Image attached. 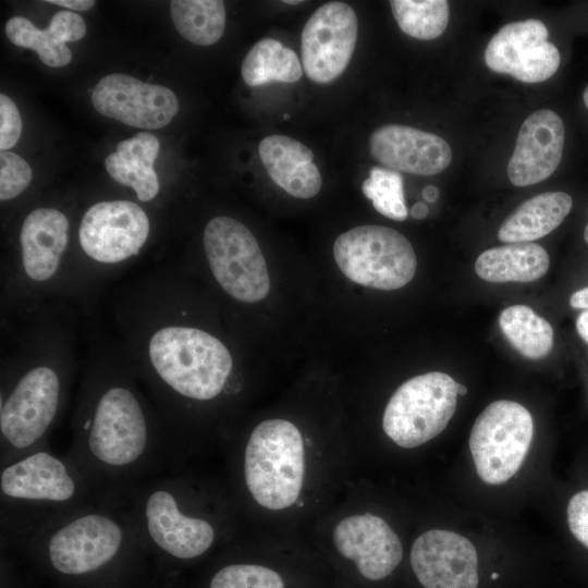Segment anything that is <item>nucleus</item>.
I'll return each mask as SVG.
<instances>
[{"instance_id":"f257e3e1","label":"nucleus","mask_w":588,"mask_h":588,"mask_svg":"<svg viewBox=\"0 0 588 588\" xmlns=\"http://www.w3.org/2000/svg\"><path fill=\"white\" fill-rule=\"evenodd\" d=\"M194 302L173 266L124 282L108 299L113 333L177 440L200 407L240 389L231 348L198 323Z\"/></svg>"},{"instance_id":"f03ea898","label":"nucleus","mask_w":588,"mask_h":588,"mask_svg":"<svg viewBox=\"0 0 588 588\" xmlns=\"http://www.w3.org/2000/svg\"><path fill=\"white\" fill-rule=\"evenodd\" d=\"M100 319L99 313L83 320L86 346L66 454L98 503L124 507L142 483L171 470L179 441Z\"/></svg>"},{"instance_id":"7ed1b4c3","label":"nucleus","mask_w":588,"mask_h":588,"mask_svg":"<svg viewBox=\"0 0 588 588\" xmlns=\"http://www.w3.org/2000/svg\"><path fill=\"white\" fill-rule=\"evenodd\" d=\"M0 466L48 445L79 369L83 317L56 298L0 317Z\"/></svg>"},{"instance_id":"20e7f679","label":"nucleus","mask_w":588,"mask_h":588,"mask_svg":"<svg viewBox=\"0 0 588 588\" xmlns=\"http://www.w3.org/2000/svg\"><path fill=\"white\" fill-rule=\"evenodd\" d=\"M151 231L147 211L128 199L100 200L84 211L64 287L83 319L100 313L102 291L143 255Z\"/></svg>"},{"instance_id":"39448f33","label":"nucleus","mask_w":588,"mask_h":588,"mask_svg":"<svg viewBox=\"0 0 588 588\" xmlns=\"http://www.w3.org/2000/svg\"><path fill=\"white\" fill-rule=\"evenodd\" d=\"M14 546L69 578L101 574L146 549L125 506L98 502L34 529Z\"/></svg>"},{"instance_id":"423d86ee","label":"nucleus","mask_w":588,"mask_h":588,"mask_svg":"<svg viewBox=\"0 0 588 588\" xmlns=\"http://www.w3.org/2000/svg\"><path fill=\"white\" fill-rule=\"evenodd\" d=\"M1 543L97 502L93 487L72 458L49 446L0 466Z\"/></svg>"},{"instance_id":"0eeeda50","label":"nucleus","mask_w":588,"mask_h":588,"mask_svg":"<svg viewBox=\"0 0 588 588\" xmlns=\"http://www.w3.org/2000/svg\"><path fill=\"white\" fill-rule=\"evenodd\" d=\"M72 242L65 211L39 206L25 215L0 266V317L64 298Z\"/></svg>"},{"instance_id":"6e6552de","label":"nucleus","mask_w":588,"mask_h":588,"mask_svg":"<svg viewBox=\"0 0 588 588\" xmlns=\"http://www.w3.org/2000/svg\"><path fill=\"white\" fill-rule=\"evenodd\" d=\"M192 504L187 486L170 474L142 483L125 507L146 549L169 560L189 561L204 555L217 539L216 525Z\"/></svg>"},{"instance_id":"1a4fd4ad","label":"nucleus","mask_w":588,"mask_h":588,"mask_svg":"<svg viewBox=\"0 0 588 588\" xmlns=\"http://www.w3.org/2000/svg\"><path fill=\"white\" fill-rule=\"evenodd\" d=\"M242 473L245 487L258 505L272 511L293 505L305 473L299 429L281 418L260 421L244 446Z\"/></svg>"},{"instance_id":"9d476101","label":"nucleus","mask_w":588,"mask_h":588,"mask_svg":"<svg viewBox=\"0 0 588 588\" xmlns=\"http://www.w3.org/2000/svg\"><path fill=\"white\" fill-rule=\"evenodd\" d=\"M205 267L217 287L240 304L262 301L270 291L267 262L257 238L240 220L216 216L203 231Z\"/></svg>"},{"instance_id":"9b49d317","label":"nucleus","mask_w":588,"mask_h":588,"mask_svg":"<svg viewBox=\"0 0 588 588\" xmlns=\"http://www.w3.org/2000/svg\"><path fill=\"white\" fill-rule=\"evenodd\" d=\"M333 256L348 280L384 291L405 286L417 268L411 242L383 225L364 224L341 233L333 243Z\"/></svg>"},{"instance_id":"f8f14e48","label":"nucleus","mask_w":588,"mask_h":588,"mask_svg":"<svg viewBox=\"0 0 588 588\" xmlns=\"http://www.w3.org/2000/svg\"><path fill=\"white\" fill-rule=\"evenodd\" d=\"M457 382L431 371L402 383L390 397L382 418L385 434L411 449L437 437L449 424L457 403Z\"/></svg>"},{"instance_id":"ddd939ff","label":"nucleus","mask_w":588,"mask_h":588,"mask_svg":"<svg viewBox=\"0 0 588 588\" xmlns=\"http://www.w3.org/2000/svg\"><path fill=\"white\" fill-rule=\"evenodd\" d=\"M534 433L532 417L517 402L499 400L476 418L469 449L479 477L501 485L512 478L528 453Z\"/></svg>"},{"instance_id":"4468645a","label":"nucleus","mask_w":588,"mask_h":588,"mask_svg":"<svg viewBox=\"0 0 588 588\" xmlns=\"http://www.w3.org/2000/svg\"><path fill=\"white\" fill-rule=\"evenodd\" d=\"M358 20L354 9L342 1L319 7L301 34L302 66L314 83L327 84L347 68L355 51Z\"/></svg>"},{"instance_id":"2eb2a0df","label":"nucleus","mask_w":588,"mask_h":588,"mask_svg":"<svg viewBox=\"0 0 588 588\" xmlns=\"http://www.w3.org/2000/svg\"><path fill=\"white\" fill-rule=\"evenodd\" d=\"M548 38V28L539 20L509 23L488 42L486 65L524 83L547 81L561 61L558 48Z\"/></svg>"},{"instance_id":"dca6fc26","label":"nucleus","mask_w":588,"mask_h":588,"mask_svg":"<svg viewBox=\"0 0 588 588\" xmlns=\"http://www.w3.org/2000/svg\"><path fill=\"white\" fill-rule=\"evenodd\" d=\"M91 103L107 118L147 130L166 126L179 111L177 97L171 89L121 73L106 75L97 83Z\"/></svg>"},{"instance_id":"f3484780","label":"nucleus","mask_w":588,"mask_h":588,"mask_svg":"<svg viewBox=\"0 0 588 588\" xmlns=\"http://www.w3.org/2000/svg\"><path fill=\"white\" fill-rule=\"evenodd\" d=\"M411 565L425 588H477L479 583L476 549L454 531L421 534L413 543Z\"/></svg>"},{"instance_id":"a211bd4d","label":"nucleus","mask_w":588,"mask_h":588,"mask_svg":"<svg viewBox=\"0 0 588 588\" xmlns=\"http://www.w3.org/2000/svg\"><path fill=\"white\" fill-rule=\"evenodd\" d=\"M332 538L338 552L352 560L360 575L370 580L390 575L403 556L399 536L385 520L370 513L343 518Z\"/></svg>"},{"instance_id":"6ab92c4d","label":"nucleus","mask_w":588,"mask_h":588,"mask_svg":"<svg viewBox=\"0 0 588 588\" xmlns=\"http://www.w3.org/2000/svg\"><path fill=\"white\" fill-rule=\"evenodd\" d=\"M368 146L371 157L384 167L416 175H434L452 160L446 140L407 125L379 126L370 134Z\"/></svg>"},{"instance_id":"aec40b11","label":"nucleus","mask_w":588,"mask_h":588,"mask_svg":"<svg viewBox=\"0 0 588 588\" xmlns=\"http://www.w3.org/2000/svg\"><path fill=\"white\" fill-rule=\"evenodd\" d=\"M564 139L563 121L554 111L540 109L528 115L507 166L512 184L528 186L548 179L561 162Z\"/></svg>"},{"instance_id":"412c9836","label":"nucleus","mask_w":588,"mask_h":588,"mask_svg":"<svg viewBox=\"0 0 588 588\" xmlns=\"http://www.w3.org/2000/svg\"><path fill=\"white\" fill-rule=\"evenodd\" d=\"M258 154L271 180L289 195L308 199L320 192L322 177L314 152L303 143L273 134L260 140Z\"/></svg>"},{"instance_id":"4be33fe9","label":"nucleus","mask_w":588,"mask_h":588,"mask_svg":"<svg viewBox=\"0 0 588 588\" xmlns=\"http://www.w3.org/2000/svg\"><path fill=\"white\" fill-rule=\"evenodd\" d=\"M5 34L14 45L35 50L46 65L61 68L72 60L65 42L82 39L86 24L79 14L72 11L57 12L44 30L23 16H13L5 24Z\"/></svg>"},{"instance_id":"5701e85b","label":"nucleus","mask_w":588,"mask_h":588,"mask_svg":"<svg viewBox=\"0 0 588 588\" xmlns=\"http://www.w3.org/2000/svg\"><path fill=\"white\" fill-rule=\"evenodd\" d=\"M159 148L155 135L140 132L118 143L117 150L106 158L109 175L119 184L131 187L140 203H150L160 193V182L154 170Z\"/></svg>"},{"instance_id":"b1692460","label":"nucleus","mask_w":588,"mask_h":588,"mask_svg":"<svg viewBox=\"0 0 588 588\" xmlns=\"http://www.w3.org/2000/svg\"><path fill=\"white\" fill-rule=\"evenodd\" d=\"M572 197L563 192H547L525 200L501 224L498 237L505 243H525L546 236L566 218Z\"/></svg>"},{"instance_id":"393cba45","label":"nucleus","mask_w":588,"mask_h":588,"mask_svg":"<svg viewBox=\"0 0 588 588\" xmlns=\"http://www.w3.org/2000/svg\"><path fill=\"white\" fill-rule=\"evenodd\" d=\"M549 265V255L539 244L511 243L482 252L475 271L488 282H531L544 275Z\"/></svg>"},{"instance_id":"a878e982","label":"nucleus","mask_w":588,"mask_h":588,"mask_svg":"<svg viewBox=\"0 0 588 588\" xmlns=\"http://www.w3.org/2000/svg\"><path fill=\"white\" fill-rule=\"evenodd\" d=\"M241 73L246 85L256 87L271 82H297L303 75V66L291 48L277 39L262 38L247 52Z\"/></svg>"},{"instance_id":"bb28decb","label":"nucleus","mask_w":588,"mask_h":588,"mask_svg":"<svg viewBox=\"0 0 588 588\" xmlns=\"http://www.w3.org/2000/svg\"><path fill=\"white\" fill-rule=\"evenodd\" d=\"M499 326L511 345L527 358L546 357L552 350L551 324L526 305H513L503 309L499 316Z\"/></svg>"},{"instance_id":"cd10ccee","label":"nucleus","mask_w":588,"mask_h":588,"mask_svg":"<svg viewBox=\"0 0 588 588\" xmlns=\"http://www.w3.org/2000/svg\"><path fill=\"white\" fill-rule=\"evenodd\" d=\"M171 17L179 34L198 46L216 44L225 28V8L220 0H173Z\"/></svg>"},{"instance_id":"c85d7f7f","label":"nucleus","mask_w":588,"mask_h":588,"mask_svg":"<svg viewBox=\"0 0 588 588\" xmlns=\"http://www.w3.org/2000/svg\"><path fill=\"white\" fill-rule=\"evenodd\" d=\"M390 7L401 30L416 39H434L449 23L450 7L445 0H392Z\"/></svg>"},{"instance_id":"c756f323","label":"nucleus","mask_w":588,"mask_h":588,"mask_svg":"<svg viewBox=\"0 0 588 588\" xmlns=\"http://www.w3.org/2000/svg\"><path fill=\"white\" fill-rule=\"evenodd\" d=\"M362 191L382 216L395 221L407 218L403 177L400 172L375 166L370 169L368 179L363 182Z\"/></svg>"},{"instance_id":"7c9ffc66","label":"nucleus","mask_w":588,"mask_h":588,"mask_svg":"<svg viewBox=\"0 0 588 588\" xmlns=\"http://www.w3.org/2000/svg\"><path fill=\"white\" fill-rule=\"evenodd\" d=\"M209 588H284V581L269 567L235 563L225 565L215 573Z\"/></svg>"},{"instance_id":"2f4dec72","label":"nucleus","mask_w":588,"mask_h":588,"mask_svg":"<svg viewBox=\"0 0 588 588\" xmlns=\"http://www.w3.org/2000/svg\"><path fill=\"white\" fill-rule=\"evenodd\" d=\"M33 172L22 157L11 151L0 152V199L10 201L29 186Z\"/></svg>"},{"instance_id":"473e14b6","label":"nucleus","mask_w":588,"mask_h":588,"mask_svg":"<svg viewBox=\"0 0 588 588\" xmlns=\"http://www.w3.org/2000/svg\"><path fill=\"white\" fill-rule=\"evenodd\" d=\"M22 133V119L16 105L7 95H0V148L13 147Z\"/></svg>"},{"instance_id":"72a5a7b5","label":"nucleus","mask_w":588,"mask_h":588,"mask_svg":"<svg viewBox=\"0 0 588 588\" xmlns=\"http://www.w3.org/2000/svg\"><path fill=\"white\" fill-rule=\"evenodd\" d=\"M567 523L574 537L588 548V490L579 491L571 498Z\"/></svg>"},{"instance_id":"f704fd0d","label":"nucleus","mask_w":588,"mask_h":588,"mask_svg":"<svg viewBox=\"0 0 588 588\" xmlns=\"http://www.w3.org/2000/svg\"><path fill=\"white\" fill-rule=\"evenodd\" d=\"M46 2L61 5L73 11H87L95 4V1L91 0H47Z\"/></svg>"},{"instance_id":"c9c22d12","label":"nucleus","mask_w":588,"mask_h":588,"mask_svg":"<svg viewBox=\"0 0 588 588\" xmlns=\"http://www.w3.org/2000/svg\"><path fill=\"white\" fill-rule=\"evenodd\" d=\"M569 304L573 308L588 310V286L573 293Z\"/></svg>"},{"instance_id":"e433bc0d","label":"nucleus","mask_w":588,"mask_h":588,"mask_svg":"<svg viewBox=\"0 0 588 588\" xmlns=\"http://www.w3.org/2000/svg\"><path fill=\"white\" fill-rule=\"evenodd\" d=\"M576 330L579 336L588 343V310L583 311L576 320Z\"/></svg>"},{"instance_id":"4c0bfd02","label":"nucleus","mask_w":588,"mask_h":588,"mask_svg":"<svg viewBox=\"0 0 588 588\" xmlns=\"http://www.w3.org/2000/svg\"><path fill=\"white\" fill-rule=\"evenodd\" d=\"M429 209L425 203H416L409 210V215L417 220L425 219L428 216Z\"/></svg>"},{"instance_id":"58836bf2","label":"nucleus","mask_w":588,"mask_h":588,"mask_svg":"<svg viewBox=\"0 0 588 588\" xmlns=\"http://www.w3.org/2000/svg\"><path fill=\"white\" fill-rule=\"evenodd\" d=\"M440 196L438 187L428 185L422 189V197L428 203H434Z\"/></svg>"},{"instance_id":"ea45409f","label":"nucleus","mask_w":588,"mask_h":588,"mask_svg":"<svg viewBox=\"0 0 588 588\" xmlns=\"http://www.w3.org/2000/svg\"><path fill=\"white\" fill-rule=\"evenodd\" d=\"M467 393V389L465 385L457 383V394L465 395Z\"/></svg>"},{"instance_id":"a19ab883","label":"nucleus","mask_w":588,"mask_h":588,"mask_svg":"<svg viewBox=\"0 0 588 588\" xmlns=\"http://www.w3.org/2000/svg\"><path fill=\"white\" fill-rule=\"evenodd\" d=\"M584 103L588 109V86L586 87L584 95H583Z\"/></svg>"},{"instance_id":"79ce46f5","label":"nucleus","mask_w":588,"mask_h":588,"mask_svg":"<svg viewBox=\"0 0 588 588\" xmlns=\"http://www.w3.org/2000/svg\"><path fill=\"white\" fill-rule=\"evenodd\" d=\"M283 2H284L285 4L294 5V4H299V3H302L303 1H301V0H296V1H295V0H284Z\"/></svg>"},{"instance_id":"37998d69","label":"nucleus","mask_w":588,"mask_h":588,"mask_svg":"<svg viewBox=\"0 0 588 588\" xmlns=\"http://www.w3.org/2000/svg\"><path fill=\"white\" fill-rule=\"evenodd\" d=\"M584 238H585L586 243L588 244V223H587V225L585 226V230H584Z\"/></svg>"},{"instance_id":"c03bdc74","label":"nucleus","mask_w":588,"mask_h":588,"mask_svg":"<svg viewBox=\"0 0 588 588\" xmlns=\"http://www.w3.org/2000/svg\"><path fill=\"white\" fill-rule=\"evenodd\" d=\"M491 578H492V579L499 578V574H498V573H493V574L491 575Z\"/></svg>"}]
</instances>
